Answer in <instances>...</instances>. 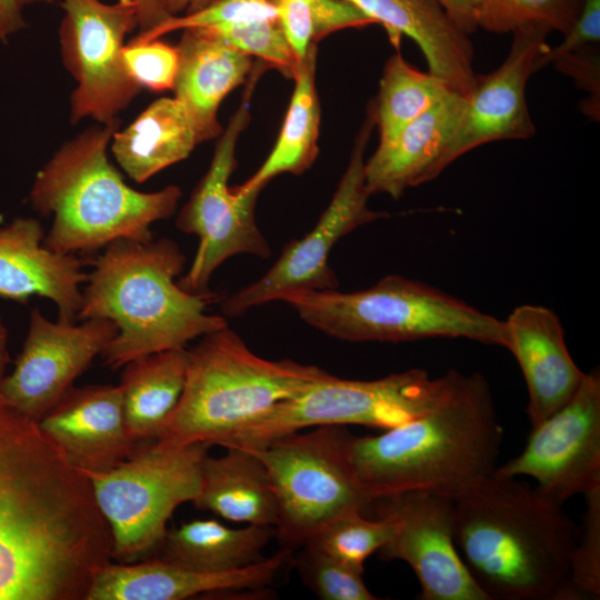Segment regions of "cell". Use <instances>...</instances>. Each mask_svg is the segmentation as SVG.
I'll return each instance as SVG.
<instances>
[{
    "label": "cell",
    "instance_id": "obj_24",
    "mask_svg": "<svg viewBox=\"0 0 600 600\" xmlns=\"http://www.w3.org/2000/svg\"><path fill=\"white\" fill-rule=\"evenodd\" d=\"M182 31L176 46L179 62L172 90L201 143L221 134L218 109L246 81L252 59L204 29Z\"/></svg>",
    "mask_w": 600,
    "mask_h": 600
},
{
    "label": "cell",
    "instance_id": "obj_43",
    "mask_svg": "<svg viewBox=\"0 0 600 600\" xmlns=\"http://www.w3.org/2000/svg\"><path fill=\"white\" fill-rule=\"evenodd\" d=\"M130 4L136 10L138 28L146 32L160 26L173 14L169 11L166 0H118Z\"/></svg>",
    "mask_w": 600,
    "mask_h": 600
},
{
    "label": "cell",
    "instance_id": "obj_16",
    "mask_svg": "<svg viewBox=\"0 0 600 600\" xmlns=\"http://www.w3.org/2000/svg\"><path fill=\"white\" fill-rule=\"evenodd\" d=\"M117 334L106 319L50 320L30 312L26 339L14 368L0 381V394L16 410L39 421Z\"/></svg>",
    "mask_w": 600,
    "mask_h": 600
},
{
    "label": "cell",
    "instance_id": "obj_22",
    "mask_svg": "<svg viewBox=\"0 0 600 600\" xmlns=\"http://www.w3.org/2000/svg\"><path fill=\"white\" fill-rule=\"evenodd\" d=\"M381 24L399 50L402 36L421 50L428 71L466 98L476 83L474 49L470 37L437 0H348Z\"/></svg>",
    "mask_w": 600,
    "mask_h": 600
},
{
    "label": "cell",
    "instance_id": "obj_5",
    "mask_svg": "<svg viewBox=\"0 0 600 600\" xmlns=\"http://www.w3.org/2000/svg\"><path fill=\"white\" fill-rule=\"evenodd\" d=\"M119 120L101 123L63 144L39 170L30 203L52 216L44 243L66 254L91 253L118 239L148 241L151 226L170 218L181 189L141 192L109 162L107 148Z\"/></svg>",
    "mask_w": 600,
    "mask_h": 600
},
{
    "label": "cell",
    "instance_id": "obj_46",
    "mask_svg": "<svg viewBox=\"0 0 600 600\" xmlns=\"http://www.w3.org/2000/svg\"><path fill=\"white\" fill-rule=\"evenodd\" d=\"M9 363L8 330L3 320L0 318V381L6 376Z\"/></svg>",
    "mask_w": 600,
    "mask_h": 600
},
{
    "label": "cell",
    "instance_id": "obj_12",
    "mask_svg": "<svg viewBox=\"0 0 600 600\" xmlns=\"http://www.w3.org/2000/svg\"><path fill=\"white\" fill-rule=\"evenodd\" d=\"M374 128L371 102L356 136L348 166L328 207L304 237L290 241L273 266L257 281L223 300L226 317H239L253 307L281 300L292 293L337 289L336 272L329 266L334 244L358 227L387 218V212L368 207L364 152Z\"/></svg>",
    "mask_w": 600,
    "mask_h": 600
},
{
    "label": "cell",
    "instance_id": "obj_23",
    "mask_svg": "<svg viewBox=\"0 0 600 600\" xmlns=\"http://www.w3.org/2000/svg\"><path fill=\"white\" fill-rule=\"evenodd\" d=\"M466 104L467 98L452 90L406 126L391 142L378 146L364 163L369 193L398 199L408 188L437 178Z\"/></svg>",
    "mask_w": 600,
    "mask_h": 600
},
{
    "label": "cell",
    "instance_id": "obj_39",
    "mask_svg": "<svg viewBox=\"0 0 600 600\" xmlns=\"http://www.w3.org/2000/svg\"><path fill=\"white\" fill-rule=\"evenodd\" d=\"M591 44H600V0H582L577 19L563 40L547 47L536 60V72L556 60Z\"/></svg>",
    "mask_w": 600,
    "mask_h": 600
},
{
    "label": "cell",
    "instance_id": "obj_41",
    "mask_svg": "<svg viewBox=\"0 0 600 600\" xmlns=\"http://www.w3.org/2000/svg\"><path fill=\"white\" fill-rule=\"evenodd\" d=\"M311 19L316 44L333 32L376 24L371 18L348 0H316Z\"/></svg>",
    "mask_w": 600,
    "mask_h": 600
},
{
    "label": "cell",
    "instance_id": "obj_27",
    "mask_svg": "<svg viewBox=\"0 0 600 600\" xmlns=\"http://www.w3.org/2000/svg\"><path fill=\"white\" fill-rule=\"evenodd\" d=\"M274 533L270 526L233 529L216 519H194L167 531L161 559L197 572L234 571L263 560Z\"/></svg>",
    "mask_w": 600,
    "mask_h": 600
},
{
    "label": "cell",
    "instance_id": "obj_37",
    "mask_svg": "<svg viewBox=\"0 0 600 600\" xmlns=\"http://www.w3.org/2000/svg\"><path fill=\"white\" fill-rule=\"evenodd\" d=\"M122 59L129 76L140 88L173 89L179 62L176 47L159 39L139 41L133 38L123 46Z\"/></svg>",
    "mask_w": 600,
    "mask_h": 600
},
{
    "label": "cell",
    "instance_id": "obj_45",
    "mask_svg": "<svg viewBox=\"0 0 600 600\" xmlns=\"http://www.w3.org/2000/svg\"><path fill=\"white\" fill-rule=\"evenodd\" d=\"M210 1L211 0H166L168 9L173 16H178L182 11H186V13L198 11Z\"/></svg>",
    "mask_w": 600,
    "mask_h": 600
},
{
    "label": "cell",
    "instance_id": "obj_7",
    "mask_svg": "<svg viewBox=\"0 0 600 600\" xmlns=\"http://www.w3.org/2000/svg\"><path fill=\"white\" fill-rule=\"evenodd\" d=\"M312 328L346 341L467 338L507 349L506 322L420 281L390 274L353 292L337 289L282 299Z\"/></svg>",
    "mask_w": 600,
    "mask_h": 600
},
{
    "label": "cell",
    "instance_id": "obj_14",
    "mask_svg": "<svg viewBox=\"0 0 600 600\" xmlns=\"http://www.w3.org/2000/svg\"><path fill=\"white\" fill-rule=\"evenodd\" d=\"M523 450L496 468L529 477L558 504L600 487V372L593 369L562 408L534 427Z\"/></svg>",
    "mask_w": 600,
    "mask_h": 600
},
{
    "label": "cell",
    "instance_id": "obj_11",
    "mask_svg": "<svg viewBox=\"0 0 600 600\" xmlns=\"http://www.w3.org/2000/svg\"><path fill=\"white\" fill-rule=\"evenodd\" d=\"M251 90L218 137L209 169L176 220L181 232L199 239L189 270L178 279L179 287L190 293L214 297L209 289L210 279L233 256L248 253L269 258L271 254L256 221L260 191L239 193L229 187V179L237 167V142L250 120L248 100Z\"/></svg>",
    "mask_w": 600,
    "mask_h": 600
},
{
    "label": "cell",
    "instance_id": "obj_26",
    "mask_svg": "<svg viewBox=\"0 0 600 600\" xmlns=\"http://www.w3.org/2000/svg\"><path fill=\"white\" fill-rule=\"evenodd\" d=\"M112 139L117 162L139 183L186 159L199 143L188 114L174 98L153 101Z\"/></svg>",
    "mask_w": 600,
    "mask_h": 600
},
{
    "label": "cell",
    "instance_id": "obj_42",
    "mask_svg": "<svg viewBox=\"0 0 600 600\" xmlns=\"http://www.w3.org/2000/svg\"><path fill=\"white\" fill-rule=\"evenodd\" d=\"M54 0H0V40L6 41L10 36L23 29L26 24L24 10L37 3H51Z\"/></svg>",
    "mask_w": 600,
    "mask_h": 600
},
{
    "label": "cell",
    "instance_id": "obj_44",
    "mask_svg": "<svg viewBox=\"0 0 600 600\" xmlns=\"http://www.w3.org/2000/svg\"><path fill=\"white\" fill-rule=\"evenodd\" d=\"M457 27L467 36L478 30L477 0H437Z\"/></svg>",
    "mask_w": 600,
    "mask_h": 600
},
{
    "label": "cell",
    "instance_id": "obj_10",
    "mask_svg": "<svg viewBox=\"0 0 600 600\" xmlns=\"http://www.w3.org/2000/svg\"><path fill=\"white\" fill-rule=\"evenodd\" d=\"M350 436L343 426H320L243 447L269 473L279 507L274 531L283 548L302 547L333 519L369 509L372 498L348 461Z\"/></svg>",
    "mask_w": 600,
    "mask_h": 600
},
{
    "label": "cell",
    "instance_id": "obj_21",
    "mask_svg": "<svg viewBox=\"0 0 600 600\" xmlns=\"http://www.w3.org/2000/svg\"><path fill=\"white\" fill-rule=\"evenodd\" d=\"M507 349L527 383L531 427L562 408L579 389L584 372L571 358L558 316L542 306L517 307L504 320Z\"/></svg>",
    "mask_w": 600,
    "mask_h": 600
},
{
    "label": "cell",
    "instance_id": "obj_30",
    "mask_svg": "<svg viewBox=\"0 0 600 600\" xmlns=\"http://www.w3.org/2000/svg\"><path fill=\"white\" fill-rule=\"evenodd\" d=\"M452 90L442 79L414 68L397 51L387 60L378 96L371 101L378 146L391 142L406 126Z\"/></svg>",
    "mask_w": 600,
    "mask_h": 600
},
{
    "label": "cell",
    "instance_id": "obj_3",
    "mask_svg": "<svg viewBox=\"0 0 600 600\" xmlns=\"http://www.w3.org/2000/svg\"><path fill=\"white\" fill-rule=\"evenodd\" d=\"M489 383L456 371L431 411L378 436H350L348 461L372 500L426 490L456 498L497 468L502 442Z\"/></svg>",
    "mask_w": 600,
    "mask_h": 600
},
{
    "label": "cell",
    "instance_id": "obj_33",
    "mask_svg": "<svg viewBox=\"0 0 600 600\" xmlns=\"http://www.w3.org/2000/svg\"><path fill=\"white\" fill-rule=\"evenodd\" d=\"M204 29L241 52L256 57L293 78L300 60L287 41L277 19Z\"/></svg>",
    "mask_w": 600,
    "mask_h": 600
},
{
    "label": "cell",
    "instance_id": "obj_4",
    "mask_svg": "<svg viewBox=\"0 0 600 600\" xmlns=\"http://www.w3.org/2000/svg\"><path fill=\"white\" fill-rule=\"evenodd\" d=\"M82 288L77 319H106L117 334L101 357L111 369L163 350L186 348L228 326L207 312L214 297L179 287L186 257L169 238L118 239L102 249Z\"/></svg>",
    "mask_w": 600,
    "mask_h": 600
},
{
    "label": "cell",
    "instance_id": "obj_47",
    "mask_svg": "<svg viewBox=\"0 0 600 600\" xmlns=\"http://www.w3.org/2000/svg\"><path fill=\"white\" fill-rule=\"evenodd\" d=\"M261 1H266V2H269V3H271V4L274 6V1H276V0H261Z\"/></svg>",
    "mask_w": 600,
    "mask_h": 600
},
{
    "label": "cell",
    "instance_id": "obj_25",
    "mask_svg": "<svg viewBox=\"0 0 600 600\" xmlns=\"http://www.w3.org/2000/svg\"><path fill=\"white\" fill-rule=\"evenodd\" d=\"M226 450L204 457L193 506L229 521L276 527L279 507L264 464L247 448Z\"/></svg>",
    "mask_w": 600,
    "mask_h": 600
},
{
    "label": "cell",
    "instance_id": "obj_15",
    "mask_svg": "<svg viewBox=\"0 0 600 600\" xmlns=\"http://www.w3.org/2000/svg\"><path fill=\"white\" fill-rule=\"evenodd\" d=\"M368 510L392 526V537L379 557L410 566L421 587L419 599L488 600L456 547L453 498L412 490L379 497Z\"/></svg>",
    "mask_w": 600,
    "mask_h": 600
},
{
    "label": "cell",
    "instance_id": "obj_31",
    "mask_svg": "<svg viewBox=\"0 0 600 600\" xmlns=\"http://www.w3.org/2000/svg\"><path fill=\"white\" fill-rule=\"evenodd\" d=\"M478 29L493 33L539 28L564 34L577 19L582 0H477Z\"/></svg>",
    "mask_w": 600,
    "mask_h": 600
},
{
    "label": "cell",
    "instance_id": "obj_20",
    "mask_svg": "<svg viewBox=\"0 0 600 600\" xmlns=\"http://www.w3.org/2000/svg\"><path fill=\"white\" fill-rule=\"evenodd\" d=\"M44 237L34 218L0 226V297L24 302L40 296L54 303L58 318L74 320L88 273L77 254L50 249Z\"/></svg>",
    "mask_w": 600,
    "mask_h": 600
},
{
    "label": "cell",
    "instance_id": "obj_35",
    "mask_svg": "<svg viewBox=\"0 0 600 600\" xmlns=\"http://www.w3.org/2000/svg\"><path fill=\"white\" fill-rule=\"evenodd\" d=\"M583 496L586 511L571 557L569 600L600 597V487Z\"/></svg>",
    "mask_w": 600,
    "mask_h": 600
},
{
    "label": "cell",
    "instance_id": "obj_13",
    "mask_svg": "<svg viewBox=\"0 0 600 600\" xmlns=\"http://www.w3.org/2000/svg\"><path fill=\"white\" fill-rule=\"evenodd\" d=\"M59 3L64 11L59 28L62 60L78 83L71 96V120L91 117L112 122L141 89L122 59L124 38L138 27L136 10L121 1Z\"/></svg>",
    "mask_w": 600,
    "mask_h": 600
},
{
    "label": "cell",
    "instance_id": "obj_18",
    "mask_svg": "<svg viewBox=\"0 0 600 600\" xmlns=\"http://www.w3.org/2000/svg\"><path fill=\"white\" fill-rule=\"evenodd\" d=\"M38 423L83 472L110 470L139 446L126 423L119 384L73 386Z\"/></svg>",
    "mask_w": 600,
    "mask_h": 600
},
{
    "label": "cell",
    "instance_id": "obj_34",
    "mask_svg": "<svg viewBox=\"0 0 600 600\" xmlns=\"http://www.w3.org/2000/svg\"><path fill=\"white\" fill-rule=\"evenodd\" d=\"M298 568L302 580L320 599H377L364 583V569L347 564L310 546H302Z\"/></svg>",
    "mask_w": 600,
    "mask_h": 600
},
{
    "label": "cell",
    "instance_id": "obj_40",
    "mask_svg": "<svg viewBox=\"0 0 600 600\" xmlns=\"http://www.w3.org/2000/svg\"><path fill=\"white\" fill-rule=\"evenodd\" d=\"M316 0H276L278 23L293 50L301 60L313 42L312 8Z\"/></svg>",
    "mask_w": 600,
    "mask_h": 600
},
{
    "label": "cell",
    "instance_id": "obj_36",
    "mask_svg": "<svg viewBox=\"0 0 600 600\" xmlns=\"http://www.w3.org/2000/svg\"><path fill=\"white\" fill-rule=\"evenodd\" d=\"M277 19L276 7L261 0H211L198 11L172 16L152 30L140 32L136 40L150 41L188 28H217Z\"/></svg>",
    "mask_w": 600,
    "mask_h": 600
},
{
    "label": "cell",
    "instance_id": "obj_19",
    "mask_svg": "<svg viewBox=\"0 0 600 600\" xmlns=\"http://www.w3.org/2000/svg\"><path fill=\"white\" fill-rule=\"evenodd\" d=\"M291 559L283 548L246 568L206 573L161 558L139 563L109 561L93 576L86 600H184L216 591L258 590L270 586Z\"/></svg>",
    "mask_w": 600,
    "mask_h": 600
},
{
    "label": "cell",
    "instance_id": "obj_17",
    "mask_svg": "<svg viewBox=\"0 0 600 600\" xmlns=\"http://www.w3.org/2000/svg\"><path fill=\"white\" fill-rule=\"evenodd\" d=\"M547 36L544 30L532 27L513 31L504 61L490 73H477L460 123L441 158V171L486 143L534 136L526 88L536 73L537 57L548 47Z\"/></svg>",
    "mask_w": 600,
    "mask_h": 600
},
{
    "label": "cell",
    "instance_id": "obj_29",
    "mask_svg": "<svg viewBox=\"0 0 600 600\" xmlns=\"http://www.w3.org/2000/svg\"><path fill=\"white\" fill-rule=\"evenodd\" d=\"M316 62L317 46H312L292 78L294 89L276 144L260 168L242 184L233 187L237 192L261 191L279 174H302L316 161L320 131Z\"/></svg>",
    "mask_w": 600,
    "mask_h": 600
},
{
    "label": "cell",
    "instance_id": "obj_8",
    "mask_svg": "<svg viewBox=\"0 0 600 600\" xmlns=\"http://www.w3.org/2000/svg\"><path fill=\"white\" fill-rule=\"evenodd\" d=\"M211 446L144 441L127 460L102 472H83L112 538V560L130 563L158 547L174 510L192 502Z\"/></svg>",
    "mask_w": 600,
    "mask_h": 600
},
{
    "label": "cell",
    "instance_id": "obj_28",
    "mask_svg": "<svg viewBox=\"0 0 600 600\" xmlns=\"http://www.w3.org/2000/svg\"><path fill=\"white\" fill-rule=\"evenodd\" d=\"M188 349L154 352L124 364L120 388L131 437L139 443L157 439L182 394Z\"/></svg>",
    "mask_w": 600,
    "mask_h": 600
},
{
    "label": "cell",
    "instance_id": "obj_32",
    "mask_svg": "<svg viewBox=\"0 0 600 600\" xmlns=\"http://www.w3.org/2000/svg\"><path fill=\"white\" fill-rule=\"evenodd\" d=\"M391 537L392 526L388 520L377 517L368 519L362 511H351L327 523L304 544L364 569L366 560L387 544Z\"/></svg>",
    "mask_w": 600,
    "mask_h": 600
},
{
    "label": "cell",
    "instance_id": "obj_2",
    "mask_svg": "<svg viewBox=\"0 0 600 600\" xmlns=\"http://www.w3.org/2000/svg\"><path fill=\"white\" fill-rule=\"evenodd\" d=\"M453 537L488 600H569L578 528L519 477L494 469L456 497Z\"/></svg>",
    "mask_w": 600,
    "mask_h": 600
},
{
    "label": "cell",
    "instance_id": "obj_9",
    "mask_svg": "<svg viewBox=\"0 0 600 600\" xmlns=\"http://www.w3.org/2000/svg\"><path fill=\"white\" fill-rule=\"evenodd\" d=\"M456 370L432 379L409 369L376 380L331 376L234 431L219 446L256 447L271 439L320 426H363L388 430L439 406L449 394Z\"/></svg>",
    "mask_w": 600,
    "mask_h": 600
},
{
    "label": "cell",
    "instance_id": "obj_1",
    "mask_svg": "<svg viewBox=\"0 0 600 600\" xmlns=\"http://www.w3.org/2000/svg\"><path fill=\"white\" fill-rule=\"evenodd\" d=\"M111 553L89 479L0 394V600H86Z\"/></svg>",
    "mask_w": 600,
    "mask_h": 600
},
{
    "label": "cell",
    "instance_id": "obj_6",
    "mask_svg": "<svg viewBox=\"0 0 600 600\" xmlns=\"http://www.w3.org/2000/svg\"><path fill=\"white\" fill-rule=\"evenodd\" d=\"M332 374L317 366L259 357L228 326L188 350L180 400L154 439L168 446L219 443Z\"/></svg>",
    "mask_w": 600,
    "mask_h": 600
},
{
    "label": "cell",
    "instance_id": "obj_38",
    "mask_svg": "<svg viewBox=\"0 0 600 600\" xmlns=\"http://www.w3.org/2000/svg\"><path fill=\"white\" fill-rule=\"evenodd\" d=\"M554 68L573 79L576 86L589 93L580 110L593 121L600 119V44L571 52L553 63Z\"/></svg>",
    "mask_w": 600,
    "mask_h": 600
}]
</instances>
